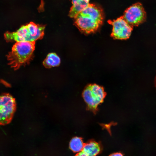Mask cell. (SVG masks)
Returning a JSON list of instances; mask_svg holds the SVG:
<instances>
[{
	"label": "cell",
	"instance_id": "6da1fadb",
	"mask_svg": "<svg viewBox=\"0 0 156 156\" xmlns=\"http://www.w3.org/2000/svg\"><path fill=\"white\" fill-rule=\"evenodd\" d=\"M75 18V24L79 29L85 34H89L96 31L102 25L103 13L99 7L89 3Z\"/></svg>",
	"mask_w": 156,
	"mask_h": 156
},
{
	"label": "cell",
	"instance_id": "7a4b0ae2",
	"mask_svg": "<svg viewBox=\"0 0 156 156\" xmlns=\"http://www.w3.org/2000/svg\"><path fill=\"white\" fill-rule=\"evenodd\" d=\"M35 41L16 42L7 55L8 64L14 70L27 63L35 49Z\"/></svg>",
	"mask_w": 156,
	"mask_h": 156
},
{
	"label": "cell",
	"instance_id": "3957f363",
	"mask_svg": "<svg viewBox=\"0 0 156 156\" xmlns=\"http://www.w3.org/2000/svg\"><path fill=\"white\" fill-rule=\"evenodd\" d=\"M45 27L36 25L33 22L21 26L16 31H7L4 37L7 42L21 41H35L41 39L44 35Z\"/></svg>",
	"mask_w": 156,
	"mask_h": 156
},
{
	"label": "cell",
	"instance_id": "277c9868",
	"mask_svg": "<svg viewBox=\"0 0 156 156\" xmlns=\"http://www.w3.org/2000/svg\"><path fill=\"white\" fill-rule=\"evenodd\" d=\"M106 95L103 88L95 84L88 85L83 93L88 108L93 112L97 110L98 106L103 102Z\"/></svg>",
	"mask_w": 156,
	"mask_h": 156
},
{
	"label": "cell",
	"instance_id": "5b68a950",
	"mask_svg": "<svg viewBox=\"0 0 156 156\" xmlns=\"http://www.w3.org/2000/svg\"><path fill=\"white\" fill-rule=\"evenodd\" d=\"M16 109V101L11 95L6 93L0 95V125L11 121Z\"/></svg>",
	"mask_w": 156,
	"mask_h": 156
},
{
	"label": "cell",
	"instance_id": "8992f818",
	"mask_svg": "<svg viewBox=\"0 0 156 156\" xmlns=\"http://www.w3.org/2000/svg\"><path fill=\"white\" fill-rule=\"evenodd\" d=\"M122 16L133 27L138 26L144 22L146 19V13L142 5L140 3L133 4L127 8Z\"/></svg>",
	"mask_w": 156,
	"mask_h": 156
},
{
	"label": "cell",
	"instance_id": "52a82bcc",
	"mask_svg": "<svg viewBox=\"0 0 156 156\" xmlns=\"http://www.w3.org/2000/svg\"><path fill=\"white\" fill-rule=\"evenodd\" d=\"M109 23L112 26L111 36L114 39L125 40L130 36L133 29L122 16L113 21L109 20Z\"/></svg>",
	"mask_w": 156,
	"mask_h": 156
},
{
	"label": "cell",
	"instance_id": "ba28073f",
	"mask_svg": "<svg viewBox=\"0 0 156 156\" xmlns=\"http://www.w3.org/2000/svg\"><path fill=\"white\" fill-rule=\"evenodd\" d=\"M101 150L99 144L97 142L90 141L84 144L83 148L78 153L79 156H92L98 154Z\"/></svg>",
	"mask_w": 156,
	"mask_h": 156
},
{
	"label": "cell",
	"instance_id": "9c48e42d",
	"mask_svg": "<svg viewBox=\"0 0 156 156\" xmlns=\"http://www.w3.org/2000/svg\"><path fill=\"white\" fill-rule=\"evenodd\" d=\"M60 62V60L59 56L55 53H52L47 55L43 64L46 68H49L59 66Z\"/></svg>",
	"mask_w": 156,
	"mask_h": 156
},
{
	"label": "cell",
	"instance_id": "30bf717a",
	"mask_svg": "<svg viewBox=\"0 0 156 156\" xmlns=\"http://www.w3.org/2000/svg\"><path fill=\"white\" fill-rule=\"evenodd\" d=\"M84 144L81 138L75 137L72 138L69 143L70 148L76 153L80 152L82 150Z\"/></svg>",
	"mask_w": 156,
	"mask_h": 156
},
{
	"label": "cell",
	"instance_id": "8fae6325",
	"mask_svg": "<svg viewBox=\"0 0 156 156\" xmlns=\"http://www.w3.org/2000/svg\"><path fill=\"white\" fill-rule=\"evenodd\" d=\"M88 0H72V4L75 3H79L87 1Z\"/></svg>",
	"mask_w": 156,
	"mask_h": 156
},
{
	"label": "cell",
	"instance_id": "7c38bea8",
	"mask_svg": "<svg viewBox=\"0 0 156 156\" xmlns=\"http://www.w3.org/2000/svg\"><path fill=\"white\" fill-rule=\"evenodd\" d=\"M122 155L121 153H113L110 155L111 156H122Z\"/></svg>",
	"mask_w": 156,
	"mask_h": 156
},
{
	"label": "cell",
	"instance_id": "4fadbf2b",
	"mask_svg": "<svg viewBox=\"0 0 156 156\" xmlns=\"http://www.w3.org/2000/svg\"><path fill=\"white\" fill-rule=\"evenodd\" d=\"M155 87L156 88V77H155Z\"/></svg>",
	"mask_w": 156,
	"mask_h": 156
}]
</instances>
